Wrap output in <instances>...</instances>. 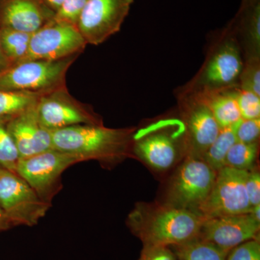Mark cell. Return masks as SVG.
I'll return each mask as SVG.
<instances>
[{
  "mask_svg": "<svg viewBox=\"0 0 260 260\" xmlns=\"http://www.w3.org/2000/svg\"><path fill=\"white\" fill-rule=\"evenodd\" d=\"M204 220L192 210L142 203L129 213L127 225L143 247H170L198 237Z\"/></svg>",
  "mask_w": 260,
  "mask_h": 260,
  "instance_id": "obj_1",
  "label": "cell"
},
{
  "mask_svg": "<svg viewBox=\"0 0 260 260\" xmlns=\"http://www.w3.org/2000/svg\"><path fill=\"white\" fill-rule=\"evenodd\" d=\"M135 128L112 129L103 125L80 124L51 131L53 149L72 154L82 161L113 162L127 156Z\"/></svg>",
  "mask_w": 260,
  "mask_h": 260,
  "instance_id": "obj_2",
  "label": "cell"
},
{
  "mask_svg": "<svg viewBox=\"0 0 260 260\" xmlns=\"http://www.w3.org/2000/svg\"><path fill=\"white\" fill-rule=\"evenodd\" d=\"M220 39L194 78L179 90L200 93L239 86L244 59L231 23Z\"/></svg>",
  "mask_w": 260,
  "mask_h": 260,
  "instance_id": "obj_3",
  "label": "cell"
},
{
  "mask_svg": "<svg viewBox=\"0 0 260 260\" xmlns=\"http://www.w3.org/2000/svg\"><path fill=\"white\" fill-rule=\"evenodd\" d=\"M132 150L140 160L157 170L170 169L186 154L184 123L179 118L160 119L136 132Z\"/></svg>",
  "mask_w": 260,
  "mask_h": 260,
  "instance_id": "obj_4",
  "label": "cell"
},
{
  "mask_svg": "<svg viewBox=\"0 0 260 260\" xmlns=\"http://www.w3.org/2000/svg\"><path fill=\"white\" fill-rule=\"evenodd\" d=\"M80 54L57 60H28L0 73V90L42 95L66 85L68 70Z\"/></svg>",
  "mask_w": 260,
  "mask_h": 260,
  "instance_id": "obj_5",
  "label": "cell"
},
{
  "mask_svg": "<svg viewBox=\"0 0 260 260\" xmlns=\"http://www.w3.org/2000/svg\"><path fill=\"white\" fill-rule=\"evenodd\" d=\"M82 160L72 154L51 149L20 158L16 174L28 183L43 201L51 205L53 198L60 191L61 174Z\"/></svg>",
  "mask_w": 260,
  "mask_h": 260,
  "instance_id": "obj_6",
  "label": "cell"
},
{
  "mask_svg": "<svg viewBox=\"0 0 260 260\" xmlns=\"http://www.w3.org/2000/svg\"><path fill=\"white\" fill-rule=\"evenodd\" d=\"M0 207L13 226H34L45 216L51 205L43 201L18 174L1 168Z\"/></svg>",
  "mask_w": 260,
  "mask_h": 260,
  "instance_id": "obj_7",
  "label": "cell"
},
{
  "mask_svg": "<svg viewBox=\"0 0 260 260\" xmlns=\"http://www.w3.org/2000/svg\"><path fill=\"white\" fill-rule=\"evenodd\" d=\"M216 175L203 159L186 155L173 178L167 204L198 212L209 195Z\"/></svg>",
  "mask_w": 260,
  "mask_h": 260,
  "instance_id": "obj_8",
  "label": "cell"
},
{
  "mask_svg": "<svg viewBox=\"0 0 260 260\" xmlns=\"http://www.w3.org/2000/svg\"><path fill=\"white\" fill-rule=\"evenodd\" d=\"M248 171L225 167L217 172L213 188L198 213L205 219L251 213L246 189Z\"/></svg>",
  "mask_w": 260,
  "mask_h": 260,
  "instance_id": "obj_9",
  "label": "cell"
},
{
  "mask_svg": "<svg viewBox=\"0 0 260 260\" xmlns=\"http://www.w3.org/2000/svg\"><path fill=\"white\" fill-rule=\"evenodd\" d=\"M36 109L41 124L50 131L80 124H104L102 116L88 104L75 99L66 85L41 95Z\"/></svg>",
  "mask_w": 260,
  "mask_h": 260,
  "instance_id": "obj_10",
  "label": "cell"
},
{
  "mask_svg": "<svg viewBox=\"0 0 260 260\" xmlns=\"http://www.w3.org/2000/svg\"><path fill=\"white\" fill-rule=\"evenodd\" d=\"M177 99L179 117L186 130V155L202 159L220 127L209 108L194 93L178 90Z\"/></svg>",
  "mask_w": 260,
  "mask_h": 260,
  "instance_id": "obj_11",
  "label": "cell"
},
{
  "mask_svg": "<svg viewBox=\"0 0 260 260\" xmlns=\"http://www.w3.org/2000/svg\"><path fill=\"white\" fill-rule=\"evenodd\" d=\"M134 0H88L76 27L87 44L98 46L120 30Z\"/></svg>",
  "mask_w": 260,
  "mask_h": 260,
  "instance_id": "obj_12",
  "label": "cell"
},
{
  "mask_svg": "<svg viewBox=\"0 0 260 260\" xmlns=\"http://www.w3.org/2000/svg\"><path fill=\"white\" fill-rule=\"evenodd\" d=\"M86 45L75 25L51 20L32 34L28 53L22 61L64 59L81 54Z\"/></svg>",
  "mask_w": 260,
  "mask_h": 260,
  "instance_id": "obj_13",
  "label": "cell"
},
{
  "mask_svg": "<svg viewBox=\"0 0 260 260\" xmlns=\"http://www.w3.org/2000/svg\"><path fill=\"white\" fill-rule=\"evenodd\" d=\"M260 223L250 213L205 219L198 238L229 252L239 244L259 239Z\"/></svg>",
  "mask_w": 260,
  "mask_h": 260,
  "instance_id": "obj_14",
  "label": "cell"
},
{
  "mask_svg": "<svg viewBox=\"0 0 260 260\" xmlns=\"http://www.w3.org/2000/svg\"><path fill=\"white\" fill-rule=\"evenodd\" d=\"M36 106L7 121V128L18 149L20 159L53 149L51 131L41 124Z\"/></svg>",
  "mask_w": 260,
  "mask_h": 260,
  "instance_id": "obj_15",
  "label": "cell"
},
{
  "mask_svg": "<svg viewBox=\"0 0 260 260\" xmlns=\"http://www.w3.org/2000/svg\"><path fill=\"white\" fill-rule=\"evenodd\" d=\"M55 15L45 0H0V27L34 34Z\"/></svg>",
  "mask_w": 260,
  "mask_h": 260,
  "instance_id": "obj_16",
  "label": "cell"
},
{
  "mask_svg": "<svg viewBox=\"0 0 260 260\" xmlns=\"http://www.w3.org/2000/svg\"><path fill=\"white\" fill-rule=\"evenodd\" d=\"M230 23L244 60L260 57V3L237 12Z\"/></svg>",
  "mask_w": 260,
  "mask_h": 260,
  "instance_id": "obj_17",
  "label": "cell"
},
{
  "mask_svg": "<svg viewBox=\"0 0 260 260\" xmlns=\"http://www.w3.org/2000/svg\"><path fill=\"white\" fill-rule=\"evenodd\" d=\"M234 88L192 93L198 95L209 108L220 129L234 125L242 119L234 95Z\"/></svg>",
  "mask_w": 260,
  "mask_h": 260,
  "instance_id": "obj_18",
  "label": "cell"
},
{
  "mask_svg": "<svg viewBox=\"0 0 260 260\" xmlns=\"http://www.w3.org/2000/svg\"><path fill=\"white\" fill-rule=\"evenodd\" d=\"M170 249L179 260H226L229 254L218 246L198 237L170 246Z\"/></svg>",
  "mask_w": 260,
  "mask_h": 260,
  "instance_id": "obj_19",
  "label": "cell"
},
{
  "mask_svg": "<svg viewBox=\"0 0 260 260\" xmlns=\"http://www.w3.org/2000/svg\"><path fill=\"white\" fill-rule=\"evenodd\" d=\"M32 34L0 27V46L10 67L23 60Z\"/></svg>",
  "mask_w": 260,
  "mask_h": 260,
  "instance_id": "obj_20",
  "label": "cell"
},
{
  "mask_svg": "<svg viewBox=\"0 0 260 260\" xmlns=\"http://www.w3.org/2000/svg\"><path fill=\"white\" fill-rule=\"evenodd\" d=\"M237 124L229 127L220 129L216 139L212 143L202 158L216 172L225 167V159L228 152L237 142Z\"/></svg>",
  "mask_w": 260,
  "mask_h": 260,
  "instance_id": "obj_21",
  "label": "cell"
},
{
  "mask_svg": "<svg viewBox=\"0 0 260 260\" xmlns=\"http://www.w3.org/2000/svg\"><path fill=\"white\" fill-rule=\"evenodd\" d=\"M41 95L0 90V118L12 117L34 107Z\"/></svg>",
  "mask_w": 260,
  "mask_h": 260,
  "instance_id": "obj_22",
  "label": "cell"
},
{
  "mask_svg": "<svg viewBox=\"0 0 260 260\" xmlns=\"http://www.w3.org/2000/svg\"><path fill=\"white\" fill-rule=\"evenodd\" d=\"M259 151V143H243L236 142L228 152L225 167L249 171L255 161Z\"/></svg>",
  "mask_w": 260,
  "mask_h": 260,
  "instance_id": "obj_23",
  "label": "cell"
},
{
  "mask_svg": "<svg viewBox=\"0 0 260 260\" xmlns=\"http://www.w3.org/2000/svg\"><path fill=\"white\" fill-rule=\"evenodd\" d=\"M10 118H0V167L16 174L20 155L7 128V121Z\"/></svg>",
  "mask_w": 260,
  "mask_h": 260,
  "instance_id": "obj_24",
  "label": "cell"
},
{
  "mask_svg": "<svg viewBox=\"0 0 260 260\" xmlns=\"http://www.w3.org/2000/svg\"><path fill=\"white\" fill-rule=\"evenodd\" d=\"M239 87L260 96V57L244 59L239 75Z\"/></svg>",
  "mask_w": 260,
  "mask_h": 260,
  "instance_id": "obj_25",
  "label": "cell"
},
{
  "mask_svg": "<svg viewBox=\"0 0 260 260\" xmlns=\"http://www.w3.org/2000/svg\"><path fill=\"white\" fill-rule=\"evenodd\" d=\"M234 95L242 119L260 118V96L251 92L242 90L239 86L234 88Z\"/></svg>",
  "mask_w": 260,
  "mask_h": 260,
  "instance_id": "obj_26",
  "label": "cell"
},
{
  "mask_svg": "<svg viewBox=\"0 0 260 260\" xmlns=\"http://www.w3.org/2000/svg\"><path fill=\"white\" fill-rule=\"evenodd\" d=\"M88 0H64L52 20L76 26L78 19Z\"/></svg>",
  "mask_w": 260,
  "mask_h": 260,
  "instance_id": "obj_27",
  "label": "cell"
},
{
  "mask_svg": "<svg viewBox=\"0 0 260 260\" xmlns=\"http://www.w3.org/2000/svg\"><path fill=\"white\" fill-rule=\"evenodd\" d=\"M260 135V118L242 119L236 126L237 142L243 143H258Z\"/></svg>",
  "mask_w": 260,
  "mask_h": 260,
  "instance_id": "obj_28",
  "label": "cell"
},
{
  "mask_svg": "<svg viewBox=\"0 0 260 260\" xmlns=\"http://www.w3.org/2000/svg\"><path fill=\"white\" fill-rule=\"evenodd\" d=\"M226 260H260L259 239L242 243L229 251Z\"/></svg>",
  "mask_w": 260,
  "mask_h": 260,
  "instance_id": "obj_29",
  "label": "cell"
},
{
  "mask_svg": "<svg viewBox=\"0 0 260 260\" xmlns=\"http://www.w3.org/2000/svg\"><path fill=\"white\" fill-rule=\"evenodd\" d=\"M246 189L251 207L260 205V174L256 170L248 171Z\"/></svg>",
  "mask_w": 260,
  "mask_h": 260,
  "instance_id": "obj_30",
  "label": "cell"
},
{
  "mask_svg": "<svg viewBox=\"0 0 260 260\" xmlns=\"http://www.w3.org/2000/svg\"><path fill=\"white\" fill-rule=\"evenodd\" d=\"M170 247L143 248L139 260H177Z\"/></svg>",
  "mask_w": 260,
  "mask_h": 260,
  "instance_id": "obj_31",
  "label": "cell"
},
{
  "mask_svg": "<svg viewBox=\"0 0 260 260\" xmlns=\"http://www.w3.org/2000/svg\"><path fill=\"white\" fill-rule=\"evenodd\" d=\"M11 226H13V225L10 223V220L7 218L4 211L0 207V232L7 230Z\"/></svg>",
  "mask_w": 260,
  "mask_h": 260,
  "instance_id": "obj_32",
  "label": "cell"
},
{
  "mask_svg": "<svg viewBox=\"0 0 260 260\" xmlns=\"http://www.w3.org/2000/svg\"><path fill=\"white\" fill-rule=\"evenodd\" d=\"M258 3H260V0H242L238 12L242 11V10H245L246 8L254 6V5L257 4Z\"/></svg>",
  "mask_w": 260,
  "mask_h": 260,
  "instance_id": "obj_33",
  "label": "cell"
},
{
  "mask_svg": "<svg viewBox=\"0 0 260 260\" xmlns=\"http://www.w3.org/2000/svg\"><path fill=\"white\" fill-rule=\"evenodd\" d=\"M45 1L48 6L56 13L59 9L62 3H64V0H45Z\"/></svg>",
  "mask_w": 260,
  "mask_h": 260,
  "instance_id": "obj_34",
  "label": "cell"
},
{
  "mask_svg": "<svg viewBox=\"0 0 260 260\" xmlns=\"http://www.w3.org/2000/svg\"><path fill=\"white\" fill-rule=\"evenodd\" d=\"M9 67V62L5 58L4 54H3V51H2L1 46H0V73L8 69Z\"/></svg>",
  "mask_w": 260,
  "mask_h": 260,
  "instance_id": "obj_35",
  "label": "cell"
},
{
  "mask_svg": "<svg viewBox=\"0 0 260 260\" xmlns=\"http://www.w3.org/2000/svg\"><path fill=\"white\" fill-rule=\"evenodd\" d=\"M260 205H256V206L252 207L251 210V215L254 218L256 221L260 223Z\"/></svg>",
  "mask_w": 260,
  "mask_h": 260,
  "instance_id": "obj_36",
  "label": "cell"
},
{
  "mask_svg": "<svg viewBox=\"0 0 260 260\" xmlns=\"http://www.w3.org/2000/svg\"><path fill=\"white\" fill-rule=\"evenodd\" d=\"M2 167H0V169H1Z\"/></svg>",
  "mask_w": 260,
  "mask_h": 260,
  "instance_id": "obj_37",
  "label": "cell"
},
{
  "mask_svg": "<svg viewBox=\"0 0 260 260\" xmlns=\"http://www.w3.org/2000/svg\"><path fill=\"white\" fill-rule=\"evenodd\" d=\"M177 260H179V259H177Z\"/></svg>",
  "mask_w": 260,
  "mask_h": 260,
  "instance_id": "obj_38",
  "label": "cell"
}]
</instances>
